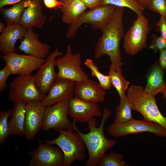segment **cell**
I'll return each mask as SVG.
<instances>
[{"instance_id": "d6986e66", "label": "cell", "mask_w": 166, "mask_h": 166, "mask_svg": "<svg viewBox=\"0 0 166 166\" xmlns=\"http://www.w3.org/2000/svg\"><path fill=\"white\" fill-rule=\"evenodd\" d=\"M26 29L19 24L7 26L0 35V52L2 55L15 52V45L24 38Z\"/></svg>"}, {"instance_id": "ffe728a7", "label": "cell", "mask_w": 166, "mask_h": 166, "mask_svg": "<svg viewBox=\"0 0 166 166\" xmlns=\"http://www.w3.org/2000/svg\"><path fill=\"white\" fill-rule=\"evenodd\" d=\"M43 3V0H32L31 4L24 11L19 24L26 28H42L46 19L42 13Z\"/></svg>"}, {"instance_id": "6da1fadb", "label": "cell", "mask_w": 166, "mask_h": 166, "mask_svg": "<svg viewBox=\"0 0 166 166\" xmlns=\"http://www.w3.org/2000/svg\"><path fill=\"white\" fill-rule=\"evenodd\" d=\"M124 7H117L111 21L101 30L102 34L95 47L94 55L96 59L107 55L117 71L122 69L124 63L120 49V42L124 35L123 22Z\"/></svg>"}, {"instance_id": "4fadbf2b", "label": "cell", "mask_w": 166, "mask_h": 166, "mask_svg": "<svg viewBox=\"0 0 166 166\" xmlns=\"http://www.w3.org/2000/svg\"><path fill=\"white\" fill-rule=\"evenodd\" d=\"M62 55V53L57 48L47 57L45 62L34 75L36 86L42 94L47 93L54 82L57 73L55 70L56 58Z\"/></svg>"}, {"instance_id": "30bf717a", "label": "cell", "mask_w": 166, "mask_h": 166, "mask_svg": "<svg viewBox=\"0 0 166 166\" xmlns=\"http://www.w3.org/2000/svg\"><path fill=\"white\" fill-rule=\"evenodd\" d=\"M38 148L29 151L31 156L29 166H62L64 159V154L58 147L41 140L38 141Z\"/></svg>"}, {"instance_id": "7a4b0ae2", "label": "cell", "mask_w": 166, "mask_h": 166, "mask_svg": "<svg viewBox=\"0 0 166 166\" xmlns=\"http://www.w3.org/2000/svg\"><path fill=\"white\" fill-rule=\"evenodd\" d=\"M111 112L109 110L104 109L101 123L98 127L97 119L93 117L87 122L86 130H89L86 134L81 132L77 127L76 122L73 121L72 127L74 130L80 135L85 144L89 155L86 165L96 166L106 151L114 147L117 143L115 139H108L104 135V126L106 120L111 116Z\"/></svg>"}, {"instance_id": "52a82bcc", "label": "cell", "mask_w": 166, "mask_h": 166, "mask_svg": "<svg viewBox=\"0 0 166 166\" xmlns=\"http://www.w3.org/2000/svg\"><path fill=\"white\" fill-rule=\"evenodd\" d=\"M150 31L148 18L143 14L137 15L124 37L123 47L125 53L134 55L145 49Z\"/></svg>"}, {"instance_id": "4316f807", "label": "cell", "mask_w": 166, "mask_h": 166, "mask_svg": "<svg viewBox=\"0 0 166 166\" xmlns=\"http://www.w3.org/2000/svg\"><path fill=\"white\" fill-rule=\"evenodd\" d=\"M84 64L90 69L92 76L96 77L97 79L99 84L102 89L108 90L111 89L112 85L110 77L109 75H105L101 73L96 64L91 59H86Z\"/></svg>"}, {"instance_id": "ab89813d", "label": "cell", "mask_w": 166, "mask_h": 166, "mask_svg": "<svg viewBox=\"0 0 166 166\" xmlns=\"http://www.w3.org/2000/svg\"><path fill=\"white\" fill-rule=\"evenodd\" d=\"M5 22L0 21V32H2L6 26H5Z\"/></svg>"}, {"instance_id": "e575fe53", "label": "cell", "mask_w": 166, "mask_h": 166, "mask_svg": "<svg viewBox=\"0 0 166 166\" xmlns=\"http://www.w3.org/2000/svg\"><path fill=\"white\" fill-rule=\"evenodd\" d=\"M43 2L45 7L49 9L59 8L63 4L58 0H43Z\"/></svg>"}, {"instance_id": "8d00e7d4", "label": "cell", "mask_w": 166, "mask_h": 166, "mask_svg": "<svg viewBox=\"0 0 166 166\" xmlns=\"http://www.w3.org/2000/svg\"><path fill=\"white\" fill-rule=\"evenodd\" d=\"M159 64L164 70L166 69V48L160 51Z\"/></svg>"}, {"instance_id": "484cf974", "label": "cell", "mask_w": 166, "mask_h": 166, "mask_svg": "<svg viewBox=\"0 0 166 166\" xmlns=\"http://www.w3.org/2000/svg\"><path fill=\"white\" fill-rule=\"evenodd\" d=\"M132 108L126 94L124 98L120 100V102L117 107L116 116L114 122L123 123L133 119L132 115Z\"/></svg>"}, {"instance_id": "8992f818", "label": "cell", "mask_w": 166, "mask_h": 166, "mask_svg": "<svg viewBox=\"0 0 166 166\" xmlns=\"http://www.w3.org/2000/svg\"><path fill=\"white\" fill-rule=\"evenodd\" d=\"M8 100L14 103L25 104L34 101H41L46 96L41 93L35 84L34 75H18L9 84Z\"/></svg>"}, {"instance_id": "d590c367", "label": "cell", "mask_w": 166, "mask_h": 166, "mask_svg": "<svg viewBox=\"0 0 166 166\" xmlns=\"http://www.w3.org/2000/svg\"><path fill=\"white\" fill-rule=\"evenodd\" d=\"M85 6L90 9L102 5L103 0H81Z\"/></svg>"}, {"instance_id": "83f0119b", "label": "cell", "mask_w": 166, "mask_h": 166, "mask_svg": "<svg viewBox=\"0 0 166 166\" xmlns=\"http://www.w3.org/2000/svg\"><path fill=\"white\" fill-rule=\"evenodd\" d=\"M110 4L117 7H127L137 15L143 14L145 8L135 0H103L102 5Z\"/></svg>"}, {"instance_id": "277c9868", "label": "cell", "mask_w": 166, "mask_h": 166, "mask_svg": "<svg viewBox=\"0 0 166 166\" xmlns=\"http://www.w3.org/2000/svg\"><path fill=\"white\" fill-rule=\"evenodd\" d=\"M58 132L59 135L51 140H44L45 142L58 146L64 156L63 166H70L75 160L83 161L85 158L86 147L79 134L74 130L73 127L68 130L53 128Z\"/></svg>"}, {"instance_id": "f546056e", "label": "cell", "mask_w": 166, "mask_h": 166, "mask_svg": "<svg viewBox=\"0 0 166 166\" xmlns=\"http://www.w3.org/2000/svg\"><path fill=\"white\" fill-rule=\"evenodd\" d=\"M12 110L2 111L0 112V146L6 142L10 135L8 119L10 116Z\"/></svg>"}, {"instance_id": "8fae6325", "label": "cell", "mask_w": 166, "mask_h": 166, "mask_svg": "<svg viewBox=\"0 0 166 166\" xmlns=\"http://www.w3.org/2000/svg\"><path fill=\"white\" fill-rule=\"evenodd\" d=\"M69 100L58 102L45 107L42 128L47 131L51 129L68 130L72 128V124L67 117Z\"/></svg>"}, {"instance_id": "4dcf8cb0", "label": "cell", "mask_w": 166, "mask_h": 166, "mask_svg": "<svg viewBox=\"0 0 166 166\" xmlns=\"http://www.w3.org/2000/svg\"><path fill=\"white\" fill-rule=\"evenodd\" d=\"M146 9L158 12L166 21V0H152Z\"/></svg>"}, {"instance_id": "d6a6232c", "label": "cell", "mask_w": 166, "mask_h": 166, "mask_svg": "<svg viewBox=\"0 0 166 166\" xmlns=\"http://www.w3.org/2000/svg\"><path fill=\"white\" fill-rule=\"evenodd\" d=\"M12 74L8 67L6 65L0 70V93L2 92L6 88V81L9 77Z\"/></svg>"}, {"instance_id": "ba28073f", "label": "cell", "mask_w": 166, "mask_h": 166, "mask_svg": "<svg viewBox=\"0 0 166 166\" xmlns=\"http://www.w3.org/2000/svg\"><path fill=\"white\" fill-rule=\"evenodd\" d=\"M81 54L72 53L70 45L66 47V53L55 61V66L58 69L56 78L67 79L79 82L89 79L88 76L82 70Z\"/></svg>"}, {"instance_id": "7c38bea8", "label": "cell", "mask_w": 166, "mask_h": 166, "mask_svg": "<svg viewBox=\"0 0 166 166\" xmlns=\"http://www.w3.org/2000/svg\"><path fill=\"white\" fill-rule=\"evenodd\" d=\"M5 62L12 74H31L32 72L41 67L45 59L30 55L20 54L12 52L5 55H0Z\"/></svg>"}, {"instance_id": "836d02e7", "label": "cell", "mask_w": 166, "mask_h": 166, "mask_svg": "<svg viewBox=\"0 0 166 166\" xmlns=\"http://www.w3.org/2000/svg\"><path fill=\"white\" fill-rule=\"evenodd\" d=\"M156 25L157 27L156 30L160 33V36L166 41V21L160 17Z\"/></svg>"}, {"instance_id": "1f68e13d", "label": "cell", "mask_w": 166, "mask_h": 166, "mask_svg": "<svg viewBox=\"0 0 166 166\" xmlns=\"http://www.w3.org/2000/svg\"><path fill=\"white\" fill-rule=\"evenodd\" d=\"M151 36L152 39L151 44L148 48L152 49L154 53L166 48V41L161 36H158L153 34Z\"/></svg>"}, {"instance_id": "5bb4252c", "label": "cell", "mask_w": 166, "mask_h": 166, "mask_svg": "<svg viewBox=\"0 0 166 166\" xmlns=\"http://www.w3.org/2000/svg\"><path fill=\"white\" fill-rule=\"evenodd\" d=\"M67 113L73 121L81 123L87 122L92 118L103 115L97 103L83 101L75 97L69 100Z\"/></svg>"}, {"instance_id": "60d3db41", "label": "cell", "mask_w": 166, "mask_h": 166, "mask_svg": "<svg viewBox=\"0 0 166 166\" xmlns=\"http://www.w3.org/2000/svg\"><path fill=\"white\" fill-rule=\"evenodd\" d=\"M59 2L63 3H65L68 2L69 0H58Z\"/></svg>"}, {"instance_id": "f1b7e54d", "label": "cell", "mask_w": 166, "mask_h": 166, "mask_svg": "<svg viewBox=\"0 0 166 166\" xmlns=\"http://www.w3.org/2000/svg\"><path fill=\"white\" fill-rule=\"evenodd\" d=\"M123 156L121 154L114 153L113 151L108 154L105 153L97 164L98 166H130L123 160Z\"/></svg>"}, {"instance_id": "f35d334b", "label": "cell", "mask_w": 166, "mask_h": 166, "mask_svg": "<svg viewBox=\"0 0 166 166\" xmlns=\"http://www.w3.org/2000/svg\"><path fill=\"white\" fill-rule=\"evenodd\" d=\"M145 8L147 7L152 0H135Z\"/></svg>"}, {"instance_id": "ac0fdd59", "label": "cell", "mask_w": 166, "mask_h": 166, "mask_svg": "<svg viewBox=\"0 0 166 166\" xmlns=\"http://www.w3.org/2000/svg\"><path fill=\"white\" fill-rule=\"evenodd\" d=\"M104 90L99 83L88 79L75 82L74 94L80 100L98 103L104 101L106 94Z\"/></svg>"}, {"instance_id": "9a60e30c", "label": "cell", "mask_w": 166, "mask_h": 166, "mask_svg": "<svg viewBox=\"0 0 166 166\" xmlns=\"http://www.w3.org/2000/svg\"><path fill=\"white\" fill-rule=\"evenodd\" d=\"M45 108L41 101H34L26 104L24 135L27 140L34 139L42 128Z\"/></svg>"}, {"instance_id": "e0dca14e", "label": "cell", "mask_w": 166, "mask_h": 166, "mask_svg": "<svg viewBox=\"0 0 166 166\" xmlns=\"http://www.w3.org/2000/svg\"><path fill=\"white\" fill-rule=\"evenodd\" d=\"M51 48L49 44L40 41L38 34L34 31L32 27L26 29L24 38L18 46V49L26 54L41 58L49 55Z\"/></svg>"}, {"instance_id": "3957f363", "label": "cell", "mask_w": 166, "mask_h": 166, "mask_svg": "<svg viewBox=\"0 0 166 166\" xmlns=\"http://www.w3.org/2000/svg\"><path fill=\"white\" fill-rule=\"evenodd\" d=\"M142 86L136 85L128 89L126 95L132 109L140 113L144 120L157 124L166 131V117L159 110L155 97L146 94Z\"/></svg>"}, {"instance_id": "2e32d148", "label": "cell", "mask_w": 166, "mask_h": 166, "mask_svg": "<svg viewBox=\"0 0 166 166\" xmlns=\"http://www.w3.org/2000/svg\"><path fill=\"white\" fill-rule=\"evenodd\" d=\"M75 82L71 80L56 78L47 95L41 101L45 107L73 97Z\"/></svg>"}, {"instance_id": "5b68a950", "label": "cell", "mask_w": 166, "mask_h": 166, "mask_svg": "<svg viewBox=\"0 0 166 166\" xmlns=\"http://www.w3.org/2000/svg\"><path fill=\"white\" fill-rule=\"evenodd\" d=\"M116 7L110 4L102 5L85 11L75 22L69 25L66 38L69 39L74 37L84 24L91 25L94 30L101 31L112 19Z\"/></svg>"}, {"instance_id": "d4e9b609", "label": "cell", "mask_w": 166, "mask_h": 166, "mask_svg": "<svg viewBox=\"0 0 166 166\" xmlns=\"http://www.w3.org/2000/svg\"><path fill=\"white\" fill-rule=\"evenodd\" d=\"M108 75L110 77L112 86L116 88L119 94L120 100H122L126 94L125 91L127 89L129 82L123 77L122 69L117 71L112 64L109 67Z\"/></svg>"}, {"instance_id": "7402d4cb", "label": "cell", "mask_w": 166, "mask_h": 166, "mask_svg": "<svg viewBox=\"0 0 166 166\" xmlns=\"http://www.w3.org/2000/svg\"><path fill=\"white\" fill-rule=\"evenodd\" d=\"M26 104L15 103L8 122L10 135H25Z\"/></svg>"}, {"instance_id": "44dd1931", "label": "cell", "mask_w": 166, "mask_h": 166, "mask_svg": "<svg viewBox=\"0 0 166 166\" xmlns=\"http://www.w3.org/2000/svg\"><path fill=\"white\" fill-rule=\"evenodd\" d=\"M164 70L158 62L154 64L147 75V83L144 91L146 94L155 97L163 93L166 89V82L164 80Z\"/></svg>"}, {"instance_id": "74e56055", "label": "cell", "mask_w": 166, "mask_h": 166, "mask_svg": "<svg viewBox=\"0 0 166 166\" xmlns=\"http://www.w3.org/2000/svg\"><path fill=\"white\" fill-rule=\"evenodd\" d=\"M23 0H0V9L8 5H14Z\"/></svg>"}, {"instance_id": "603a6c76", "label": "cell", "mask_w": 166, "mask_h": 166, "mask_svg": "<svg viewBox=\"0 0 166 166\" xmlns=\"http://www.w3.org/2000/svg\"><path fill=\"white\" fill-rule=\"evenodd\" d=\"M87 8L81 0H69L59 8L62 13L63 22L70 24L75 22Z\"/></svg>"}, {"instance_id": "cb8c5ba5", "label": "cell", "mask_w": 166, "mask_h": 166, "mask_svg": "<svg viewBox=\"0 0 166 166\" xmlns=\"http://www.w3.org/2000/svg\"><path fill=\"white\" fill-rule=\"evenodd\" d=\"M32 3V0H23L10 8L0 9V15L7 26L19 24L24 11Z\"/></svg>"}, {"instance_id": "9c48e42d", "label": "cell", "mask_w": 166, "mask_h": 166, "mask_svg": "<svg viewBox=\"0 0 166 166\" xmlns=\"http://www.w3.org/2000/svg\"><path fill=\"white\" fill-rule=\"evenodd\" d=\"M110 135L115 137H124L143 132H149L161 137L166 136V131L156 123L134 119L123 123H113L108 128Z\"/></svg>"}, {"instance_id": "b9f144b4", "label": "cell", "mask_w": 166, "mask_h": 166, "mask_svg": "<svg viewBox=\"0 0 166 166\" xmlns=\"http://www.w3.org/2000/svg\"><path fill=\"white\" fill-rule=\"evenodd\" d=\"M163 98L166 100V89L165 91L163 93Z\"/></svg>"}]
</instances>
